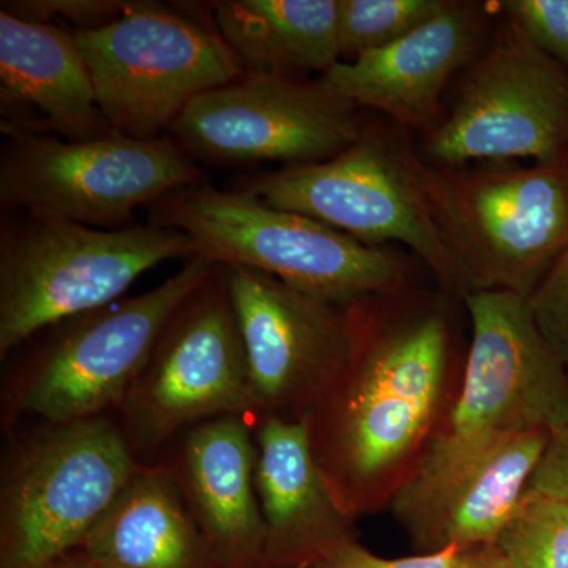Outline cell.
Returning <instances> with one entry per match:
<instances>
[{
	"label": "cell",
	"instance_id": "cell-1",
	"mask_svg": "<svg viewBox=\"0 0 568 568\" xmlns=\"http://www.w3.org/2000/svg\"><path fill=\"white\" fill-rule=\"evenodd\" d=\"M384 295L347 305L346 372L305 418L317 463L354 518L435 424L454 332L439 302L386 313Z\"/></svg>",
	"mask_w": 568,
	"mask_h": 568
},
{
	"label": "cell",
	"instance_id": "cell-2",
	"mask_svg": "<svg viewBox=\"0 0 568 568\" xmlns=\"http://www.w3.org/2000/svg\"><path fill=\"white\" fill-rule=\"evenodd\" d=\"M151 216L153 224L189 234L197 253L215 263L263 272L332 304L395 293L409 282L410 265L394 246L362 244L245 190L194 182L153 204Z\"/></svg>",
	"mask_w": 568,
	"mask_h": 568
},
{
	"label": "cell",
	"instance_id": "cell-3",
	"mask_svg": "<svg viewBox=\"0 0 568 568\" xmlns=\"http://www.w3.org/2000/svg\"><path fill=\"white\" fill-rule=\"evenodd\" d=\"M0 230V357L44 328L121 301L145 272L196 256L189 234L159 224L99 230L9 212Z\"/></svg>",
	"mask_w": 568,
	"mask_h": 568
},
{
	"label": "cell",
	"instance_id": "cell-4",
	"mask_svg": "<svg viewBox=\"0 0 568 568\" xmlns=\"http://www.w3.org/2000/svg\"><path fill=\"white\" fill-rule=\"evenodd\" d=\"M241 190L274 207L301 213L373 246L403 245L433 272L444 293L462 301V272L437 226L424 182V156L405 130L365 123L334 159L284 166Z\"/></svg>",
	"mask_w": 568,
	"mask_h": 568
},
{
	"label": "cell",
	"instance_id": "cell-5",
	"mask_svg": "<svg viewBox=\"0 0 568 568\" xmlns=\"http://www.w3.org/2000/svg\"><path fill=\"white\" fill-rule=\"evenodd\" d=\"M424 182L465 295L529 298L568 244V160L435 166L424 159Z\"/></svg>",
	"mask_w": 568,
	"mask_h": 568
},
{
	"label": "cell",
	"instance_id": "cell-6",
	"mask_svg": "<svg viewBox=\"0 0 568 568\" xmlns=\"http://www.w3.org/2000/svg\"><path fill=\"white\" fill-rule=\"evenodd\" d=\"M216 264L197 253L148 293L61 321L33 336L36 345L9 384L10 416L28 414L62 424L118 413L164 324Z\"/></svg>",
	"mask_w": 568,
	"mask_h": 568
},
{
	"label": "cell",
	"instance_id": "cell-7",
	"mask_svg": "<svg viewBox=\"0 0 568 568\" xmlns=\"http://www.w3.org/2000/svg\"><path fill=\"white\" fill-rule=\"evenodd\" d=\"M140 465L108 416L43 422L14 440L0 484V568L80 548Z\"/></svg>",
	"mask_w": 568,
	"mask_h": 568
},
{
	"label": "cell",
	"instance_id": "cell-8",
	"mask_svg": "<svg viewBox=\"0 0 568 568\" xmlns=\"http://www.w3.org/2000/svg\"><path fill=\"white\" fill-rule=\"evenodd\" d=\"M134 458L152 463L190 426L224 416L256 418L226 264L175 308L118 409Z\"/></svg>",
	"mask_w": 568,
	"mask_h": 568
},
{
	"label": "cell",
	"instance_id": "cell-9",
	"mask_svg": "<svg viewBox=\"0 0 568 568\" xmlns=\"http://www.w3.org/2000/svg\"><path fill=\"white\" fill-rule=\"evenodd\" d=\"M0 153V204L118 230L140 207L200 182L194 160L171 136L134 140L111 133L91 141L50 134H6Z\"/></svg>",
	"mask_w": 568,
	"mask_h": 568
},
{
	"label": "cell",
	"instance_id": "cell-10",
	"mask_svg": "<svg viewBox=\"0 0 568 568\" xmlns=\"http://www.w3.org/2000/svg\"><path fill=\"white\" fill-rule=\"evenodd\" d=\"M500 14L485 50L459 74L452 106L424 136L429 164L568 160V73Z\"/></svg>",
	"mask_w": 568,
	"mask_h": 568
},
{
	"label": "cell",
	"instance_id": "cell-11",
	"mask_svg": "<svg viewBox=\"0 0 568 568\" xmlns=\"http://www.w3.org/2000/svg\"><path fill=\"white\" fill-rule=\"evenodd\" d=\"M112 132L159 140L203 93L245 71L215 28L133 0L119 20L73 32Z\"/></svg>",
	"mask_w": 568,
	"mask_h": 568
},
{
	"label": "cell",
	"instance_id": "cell-12",
	"mask_svg": "<svg viewBox=\"0 0 568 568\" xmlns=\"http://www.w3.org/2000/svg\"><path fill=\"white\" fill-rule=\"evenodd\" d=\"M470 343L462 392L416 466H435L500 437L568 426V369L538 331L529 301L506 291L462 298Z\"/></svg>",
	"mask_w": 568,
	"mask_h": 568
},
{
	"label": "cell",
	"instance_id": "cell-13",
	"mask_svg": "<svg viewBox=\"0 0 568 568\" xmlns=\"http://www.w3.org/2000/svg\"><path fill=\"white\" fill-rule=\"evenodd\" d=\"M364 125L358 108L323 78L245 73L194 99L168 136L193 160L295 166L334 159Z\"/></svg>",
	"mask_w": 568,
	"mask_h": 568
},
{
	"label": "cell",
	"instance_id": "cell-14",
	"mask_svg": "<svg viewBox=\"0 0 568 568\" xmlns=\"http://www.w3.org/2000/svg\"><path fill=\"white\" fill-rule=\"evenodd\" d=\"M256 418L304 420L346 372L353 351L347 305L274 276L227 265Z\"/></svg>",
	"mask_w": 568,
	"mask_h": 568
},
{
	"label": "cell",
	"instance_id": "cell-15",
	"mask_svg": "<svg viewBox=\"0 0 568 568\" xmlns=\"http://www.w3.org/2000/svg\"><path fill=\"white\" fill-rule=\"evenodd\" d=\"M551 436L545 429L518 433L437 466H414L392 503L414 547L436 552L495 544Z\"/></svg>",
	"mask_w": 568,
	"mask_h": 568
},
{
	"label": "cell",
	"instance_id": "cell-16",
	"mask_svg": "<svg viewBox=\"0 0 568 568\" xmlns=\"http://www.w3.org/2000/svg\"><path fill=\"white\" fill-rule=\"evenodd\" d=\"M487 2L450 0L416 31L354 61H339L323 80L361 110L381 112L406 133L428 134L443 119L444 93L491 39Z\"/></svg>",
	"mask_w": 568,
	"mask_h": 568
},
{
	"label": "cell",
	"instance_id": "cell-17",
	"mask_svg": "<svg viewBox=\"0 0 568 568\" xmlns=\"http://www.w3.org/2000/svg\"><path fill=\"white\" fill-rule=\"evenodd\" d=\"M181 491L219 568H260L264 523L254 487L253 418L190 426L155 458Z\"/></svg>",
	"mask_w": 568,
	"mask_h": 568
},
{
	"label": "cell",
	"instance_id": "cell-18",
	"mask_svg": "<svg viewBox=\"0 0 568 568\" xmlns=\"http://www.w3.org/2000/svg\"><path fill=\"white\" fill-rule=\"evenodd\" d=\"M3 134L91 141L112 132L73 32L0 9Z\"/></svg>",
	"mask_w": 568,
	"mask_h": 568
},
{
	"label": "cell",
	"instance_id": "cell-19",
	"mask_svg": "<svg viewBox=\"0 0 568 568\" xmlns=\"http://www.w3.org/2000/svg\"><path fill=\"white\" fill-rule=\"evenodd\" d=\"M254 487L264 523L260 568H310L354 540L353 517L339 506L310 439L306 420L253 422Z\"/></svg>",
	"mask_w": 568,
	"mask_h": 568
},
{
	"label": "cell",
	"instance_id": "cell-20",
	"mask_svg": "<svg viewBox=\"0 0 568 568\" xmlns=\"http://www.w3.org/2000/svg\"><path fill=\"white\" fill-rule=\"evenodd\" d=\"M102 568H219L181 491L156 463H141L81 547Z\"/></svg>",
	"mask_w": 568,
	"mask_h": 568
},
{
	"label": "cell",
	"instance_id": "cell-21",
	"mask_svg": "<svg viewBox=\"0 0 568 568\" xmlns=\"http://www.w3.org/2000/svg\"><path fill=\"white\" fill-rule=\"evenodd\" d=\"M212 10L245 73L323 77L342 61L339 0H224Z\"/></svg>",
	"mask_w": 568,
	"mask_h": 568
},
{
	"label": "cell",
	"instance_id": "cell-22",
	"mask_svg": "<svg viewBox=\"0 0 568 568\" xmlns=\"http://www.w3.org/2000/svg\"><path fill=\"white\" fill-rule=\"evenodd\" d=\"M493 545L510 568H568V503L528 489Z\"/></svg>",
	"mask_w": 568,
	"mask_h": 568
},
{
	"label": "cell",
	"instance_id": "cell-23",
	"mask_svg": "<svg viewBox=\"0 0 568 568\" xmlns=\"http://www.w3.org/2000/svg\"><path fill=\"white\" fill-rule=\"evenodd\" d=\"M450 0H339L342 61L395 43L447 9Z\"/></svg>",
	"mask_w": 568,
	"mask_h": 568
},
{
	"label": "cell",
	"instance_id": "cell-24",
	"mask_svg": "<svg viewBox=\"0 0 568 568\" xmlns=\"http://www.w3.org/2000/svg\"><path fill=\"white\" fill-rule=\"evenodd\" d=\"M497 6L568 73V0H504Z\"/></svg>",
	"mask_w": 568,
	"mask_h": 568
},
{
	"label": "cell",
	"instance_id": "cell-25",
	"mask_svg": "<svg viewBox=\"0 0 568 568\" xmlns=\"http://www.w3.org/2000/svg\"><path fill=\"white\" fill-rule=\"evenodd\" d=\"M528 301L538 331L568 369V244Z\"/></svg>",
	"mask_w": 568,
	"mask_h": 568
},
{
	"label": "cell",
	"instance_id": "cell-26",
	"mask_svg": "<svg viewBox=\"0 0 568 568\" xmlns=\"http://www.w3.org/2000/svg\"><path fill=\"white\" fill-rule=\"evenodd\" d=\"M132 2L123 0H9L2 9L24 20L50 22L63 20L71 32L95 31L125 13Z\"/></svg>",
	"mask_w": 568,
	"mask_h": 568
},
{
	"label": "cell",
	"instance_id": "cell-27",
	"mask_svg": "<svg viewBox=\"0 0 568 568\" xmlns=\"http://www.w3.org/2000/svg\"><path fill=\"white\" fill-rule=\"evenodd\" d=\"M462 549L450 547L436 552H418L407 558H381L357 540L339 545L310 568H458Z\"/></svg>",
	"mask_w": 568,
	"mask_h": 568
},
{
	"label": "cell",
	"instance_id": "cell-28",
	"mask_svg": "<svg viewBox=\"0 0 568 568\" xmlns=\"http://www.w3.org/2000/svg\"><path fill=\"white\" fill-rule=\"evenodd\" d=\"M528 489L568 503V426L549 439Z\"/></svg>",
	"mask_w": 568,
	"mask_h": 568
},
{
	"label": "cell",
	"instance_id": "cell-29",
	"mask_svg": "<svg viewBox=\"0 0 568 568\" xmlns=\"http://www.w3.org/2000/svg\"><path fill=\"white\" fill-rule=\"evenodd\" d=\"M458 568H510L493 544L462 549Z\"/></svg>",
	"mask_w": 568,
	"mask_h": 568
},
{
	"label": "cell",
	"instance_id": "cell-30",
	"mask_svg": "<svg viewBox=\"0 0 568 568\" xmlns=\"http://www.w3.org/2000/svg\"><path fill=\"white\" fill-rule=\"evenodd\" d=\"M31 568H102L99 564L93 562L84 549L73 548L70 551L62 552V555L54 556V558L44 560V562L37 564Z\"/></svg>",
	"mask_w": 568,
	"mask_h": 568
}]
</instances>
